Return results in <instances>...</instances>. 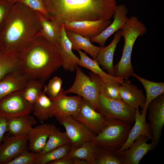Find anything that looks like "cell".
Masks as SVG:
<instances>
[{
	"mask_svg": "<svg viewBox=\"0 0 164 164\" xmlns=\"http://www.w3.org/2000/svg\"><path fill=\"white\" fill-rule=\"evenodd\" d=\"M121 84L114 80L104 81L100 77L99 80L100 93L110 98L121 99L119 92Z\"/></svg>",
	"mask_w": 164,
	"mask_h": 164,
	"instance_id": "obj_35",
	"label": "cell"
},
{
	"mask_svg": "<svg viewBox=\"0 0 164 164\" xmlns=\"http://www.w3.org/2000/svg\"><path fill=\"white\" fill-rule=\"evenodd\" d=\"M61 66L58 48L41 35L19 54V70L29 79L45 83Z\"/></svg>",
	"mask_w": 164,
	"mask_h": 164,
	"instance_id": "obj_3",
	"label": "cell"
},
{
	"mask_svg": "<svg viewBox=\"0 0 164 164\" xmlns=\"http://www.w3.org/2000/svg\"><path fill=\"white\" fill-rule=\"evenodd\" d=\"M120 29L121 36L124 39V44L121 58L114 66V76L123 80H128L134 72L131 61L134 45L138 36L146 33L147 29L137 17L132 16Z\"/></svg>",
	"mask_w": 164,
	"mask_h": 164,
	"instance_id": "obj_4",
	"label": "cell"
},
{
	"mask_svg": "<svg viewBox=\"0 0 164 164\" xmlns=\"http://www.w3.org/2000/svg\"><path fill=\"white\" fill-rule=\"evenodd\" d=\"M128 12V9L125 5H117L113 16L112 22L99 35L90 39V41L98 43L101 47H104L108 39L122 28L128 21L129 19L127 16Z\"/></svg>",
	"mask_w": 164,
	"mask_h": 164,
	"instance_id": "obj_14",
	"label": "cell"
},
{
	"mask_svg": "<svg viewBox=\"0 0 164 164\" xmlns=\"http://www.w3.org/2000/svg\"><path fill=\"white\" fill-rule=\"evenodd\" d=\"M96 146L91 140H90L70 152L67 156L72 159L85 160L89 164H94Z\"/></svg>",
	"mask_w": 164,
	"mask_h": 164,
	"instance_id": "obj_30",
	"label": "cell"
},
{
	"mask_svg": "<svg viewBox=\"0 0 164 164\" xmlns=\"http://www.w3.org/2000/svg\"><path fill=\"white\" fill-rule=\"evenodd\" d=\"M0 0L8 2H12V3H13V2L15 0Z\"/></svg>",
	"mask_w": 164,
	"mask_h": 164,
	"instance_id": "obj_43",
	"label": "cell"
},
{
	"mask_svg": "<svg viewBox=\"0 0 164 164\" xmlns=\"http://www.w3.org/2000/svg\"><path fill=\"white\" fill-rule=\"evenodd\" d=\"M111 20L74 21L63 24L66 30L74 32L89 39L100 34L111 23Z\"/></svg>",
	"mask_w": 164,
	"mask_h": 164,
	"instance_id": "obj_13",
	"label": "cell"
},
{
	"mask_svg": "<svg viewBox=\"0 0 164 164\" xmlns=\"http://www.w3.org/2000/svg\"><path fill=\"white\" fill-rule=\"evenodd\" d=\"M148 109L152 142L156 147L159 142L164 125V94L152 101L148 105Z\"/></svg>",
	"mask_w": 164,
	"mask_h": 164,
	"instance_id": "obj_11",
	"label": "cell"
},
{
	"mask_svg": "<svg viewBox=\"0 0 164 164\" xmlns=\"http://www.w3.org/2000/svg\"><path fill=\"white\" fill-rule=\"evenodd\" d=\"M63 90L59 97L52 101L53 106L51 117L57 113L68 115L72 117L76 116L78 113L79 106L82 97L76 96H68L64 93Z\"/></svg>",
	"mask_w": 164,
	"mask_h": 164,
	"instance_id": "obj_20",
	"label": "cell"
},
{
	"mask_svg": "<svg viewBox=\"0 0 164 164\" xmlns=\"http://www.w3.org/2000/svg\"><path fill=\"white\" fill-rule=\"evenodd\" d=\"M37 123L30 114L8 119L7 132L12 136L27 135Z\"/></svg>",
	"mask_w": 164,
	"mask_h": 164,
	"instance_id": "obj_23",
	"label": "cell"
},
{
	"mask_svg": "<svg viewBox=\"0 0 164 164\" xmlns=\"http://www.w3.org/2000/svg\"><path fill=\"white\" fill-rule=\"evenodd\" d=\"M13 3L0 0V32L4 26L10 8Z\"/></svg>",
	"mask_w": 164,
	"mask_h": 164,
	"instance_id": "obj_39",
	"label": "cell"
},
{
	"mask_svg": "<svg viewBox=\"0 0 164 164\" xmlns=\"http://www.w3.org/2000/svg\"><path fill=\"white\" fill-rule=\"evenodd\" d=\"M131 75L137 79L142 84L146 92L145 104L143 108L148 107L149 103L153 100L164 94V83L153 82L145 79L132 72Z\"/></svg>",
	"mask_w": 164,
	"mask_h": 164,
	"instance_id": "obj_29",
	"label": "cell"
},
{
	"mask_svg": "<svg viewBox=\"0 0 164 164\" xmlns=\"http://www.w3.org/2000/svg\"><path fill=\"white\" fill-rule=\"evenodd\" d=\"M94 164H123L122 152L96 146Z\"/></svg>",
	"mask_w": 164,
	"mask_h": 164,
	"instance_id": "obj_28",
	"label": "cell"
},
{
	"mask_svg": "<svg viewBox=\"0 0 164 164\" xmlns=\"http://www.w3.org/2000/svg\"><path fill=\"white\" fill-rule=\"evenodd\" d=\"M121 37V31L119 29L115 32L111 43L107 46L102 47L95 60L104 69L107 70L109 74L114 76L113 65L114 55Z\"/></svg>",
	"mask_w": 164,
	"mask_h": 164,
	"instance_id": "obj_22",
	"label": "cell"
},
{
	"mask_svg": "<svg viewBox=\"0 0 164 164\" xmlns=\"http://www.w3.org/2000/svg\"><path fill=\"white\" fill-rule=\"evenodd\" d=\"M72 117L95 135L101 132L107 121L89 102L83 97L80 102L78 114Z\"/></svg>",
	"mask_w": 164,
	"mask_h": 164,
	"instance_id": "obj_10",
	"label": "cell"
},
{
	"mask_svg": "<svg viewBox=\"0 0 164 164\" xmlns=\"http://www.w3.org/2000/svg\"><path fill=\"white\" fill-rule=\"evenodd\" d=\"M29 79L19 69L8 73L0 80V99L12 92L23 90Z\"/></svg>",
	"mask_w": 164,
	"mask_h": 164,
	"instance_id": "obj_21",
	"label": "cell"
},
{
	"mask_svg": "<svg viewBox=\"0 0 164 164\" xmlns=\"http://www.w3.org/2000/svg\"><path fill=\"white\" fill-rule=\"evenodd\" d=\"M60 39L58 49L62 60V66L66 70L73 72L78 67L80 59L72 51V44L67 37L64 25L60 28Z\"/></svg>",
	"mask_w": 164,
	"mask_h": 164,
	"instance_id": "obj_19",
	"label": "cell"
},
{
	"mask_svg": "<svg viewBox=\"0 0 164 164\" xmlns=\"http://www.w3.org/2000/svg\"><path fill=\"white\" fill-rule=\"evenodd\" d=\"M19 2L26 5L34 11L42 12L48 19V15L43 3V0H15L13 3Z\"/></svg>",
	"mask_w": 164,
	"mask_h": 164,
	"instance_id": "obj_38",
	"label": "cell"
},
{
	"mask_svg": "<svg viewBox=\"0 0 164 164\" xmlns=\"http://www.w3.org/2000/svg\"><path fill=\"white\" fill-rule=\"evenodd\" d=\"M54 116L60 124L64 127L66 132L70 139V152L80 147L85 142L91 140L96 135L70 115L57 113Z\"/></svg>",
	"mask_w": 164,
	"mask_h": 164,
	"instance_id": "obj_8",
	"label": "cell"
},
{
	"mask_svg": "<svg viewBox=\"0 0 164 164\" xmlns=\"http://www.w3.org/2000/svg\"><path fill=\"white\" fill-rule=\"evenodd\" d=\"M135 110L122 99H112L101 94L99 112L106 119H118L130 124L134 122Z\"/></svg>",
	"mask_w": 164,
	"mask_h": 164,
	"instance_id": "obj_7",
	"label": "cell"
},
{
	"mask_svg": "<svg viewBox=\"0 0 164 164\" xmlns=\"http://www.w3.org/2000/svg\"><path fill=\"white\" fill-rule=\"evenodd\" d=\"M48 19L60 25L74 22L111 19L116 0H43Z\"/></svg>",
	"mask_w": 164,
	"mask_h": 164,
	"instance_id": "obj_2",
	"label": "cell"
},
{
	"mask_svg": "<svg viewBox=\"0 0 164 164\" xmlns=\"http://www.w3.org/2000/svg\"><path fill=\"white\" fill-rule=\"evenodd\" d=\"M35 12L42 28L41 35L58 48L60 39L61 25L54 20L48 19L42 12Z\"/></svg>",
	"mask_w": 164,
	"mask_h": 164,
	"instance_id": "obj_24",
	"label": "cell"
},
{
	"mask_svg": "<svg viewBox=\"0 0 164 164\" xmlns=\"http://www.w3.org/2000/svg\"><path fill=\"white\" fill-rule=\"evenodd\" d=\"M37 153L28 149L22 152L6 164H35Z\"/></svg>",
	"mask_w": 164,
	"mask_h": 164,
	"instance_id": "obj_37",
	"label": "cell"
},
{
	"mask_svg": "<svg viewBox=\"0 0 164 164\" xmlns=\"http://www.w3.org/2000/svg\"><path fill=\"white\" fill-rule=\"evenodd\" d=\"M149 139L141 135L137 138L130 146L122 152L123 164H138L149 151L156 147L152 142L147 143Z\"/></svg>",
	"mask_w": 164,
	"mask_h": 164,
	"instance_id": "obj_15",
	"label": "cell"
},
{
	"mask_svg": "<svg viewBox=\"0 0 164 164\" xmlns=\"http://www.w3.org/2000/svg\"><path fill=\"white\" fill-rule=\"evenodd\" d=\"M119 92L121 99L132 108L136 110L144 107L146 97L143 90L138 89L131 80H124L120 86Z\"/></svg>",
	"mask_w": 164,
	"mask_h": 164,
	"instance_id": "obj_18",
	"label": "cell"
},
{
	"mask_svg": "<svg viewBox=\"0 0 164 164\" xmlns=\"http://www.w3.org/2000/svg\"><path fill=\"white\" fill-rule=\"evenodd\" d=\"M70 142L66 132H62L56 127L49 135L43 149L37 154L41 155L45 153Z\"/></svg>",
	"mask_w": 164,
	"mask_h": 164,
	"instance_id": "obj_32",
	"label": "cell"
},
{
	"mask_svg": "<svg viewBox=\"0 0 164 164\" xmlns=\"http://www.w3.org/2000/svg\"><path fill=\"white\" fill-rule=\"evenodd\" d=\"M76 70V76L74 83L69 89L64 91V93H73L81 96L89 102L98 112L100 77L92 72L89 73V77L78 67Z\"/></svg>",
	"mask_w": 164,
	"mask_h": 164,
	"instance_id": "obj_6",
	"label": "cell"
},
{
	"mask_svg": "<svg viewBox=\"0 0 164 164\" xmlns=\"http://www.w3.org/2000/svg\"><path fill=\"white\" fill-rule=\"evenodd\" d=\"M44 83L37 79H29L23 89V94L26 100L33 104L43 91Z\"/></svg>",
	"mask_w": 164,
	"mask_h": 164,
	"instance_id": "obj_34",
	"label": "cell"
},
{
	"mask_svg": "<svg viewBox=\"0 0 164 164\" xmlns=\"http://www.w3.org/2000/svg\"><path fill=\"white\" fill-rule=\"evenodd\" d=\"M107 120L104 128L91 140L99 147L119 150L125 142L132 126L131 124L118 119Z\"/></svg>",
	"mask_w": 164,
	"mask_h": 164,
	"instance_id": "obj_5",
	"label": "cell"
},
{
	"mask_svg": "<svg viewBox=\"0 0 164 164\" xmlns=\"http://www.w3.org/2000/svg\"><path fill=\"white\" fill-rule=\"evenodd\" d=\"M42 30L35 11L21 2L14 3L0 32L1 50L20 54L41 35Z\"/></svg>",
	"mask_w": 164,
	"mask_h": 164,
	"instance_id": "obj_1",
	"label": "cell"
},
{
	"mask_svg": "<svg viewBox=\"0 0 164 164\" xmlns=\"http://www.w3.org/2000/svg\"><path fill=\"white\" fill-rule=\"evenodd\" d=\"M0 50H1V47H0Z\"/></svg>",
	"mask_w": 164,
	"mask_h": 164,
	"instance_id": "obj_44",
	"label": "cell"
},
{
	"mask_svg": "<svg viewBox=\"0 0 164 164\" xmlns=\"http://www.w3.org/2000/svg\"><path fill=\"white\" fill-rule=\"evenodd\" d=\"M33 104L28 102L23 94V90L12 92L0 99V116L7 119L32 112Z\"/></svg>",
	"mask_w": 164,
	"mask_h": 164,
	"instance_id": "obj_9",
	"label": "cell"
},
{
	"mask_svg": "<svg viewBox=\"0 0 164 164\" xmlns=\"http://www.w3.org/2000/svg\"><path fill=\"white\" fill-rule=\"evenodd\" d=\"M62 84L61 78L55 76L49 80L46 85L44 86L43 91L51 100H54L64 90L61 87Z\"/></svg>",
	"mask_w": 164,
	"mask_h": 164,
	"instance_id": "obj_36",
	"label": "cell"
},
{
	"mask_svg": "<svg viewBox=\"0 0 164 164\" xmlns=\"http://www.w3.org/2000/svg\"><path fill=\"white\" fill-rule=\"evenodd\" d=\"M77 51L80 56L78 65L91 70L93 73L99 76L104 81L112 80H116L121 84L123 83L124 80L104 71L100 67L97 61L89 57L86 54V53L83 52L81 50Z\"/></svg>",
	"mask_w": 164,
	"mask_h": 164,
	"instance_id": "obj_27",
	"label": "cell"
},
{
	"mask_svg": "<svg viewBox=\"0 0 164 164\" xmlns=\"http://www.w3.org/2000/svg\"><path fill=\"white\" fill-rule=\"evenodd\" d=\"M48 164H73L72 158L67 155L58 159L52 161Z\"/></svg>",
	"mask_w": 164,
	"mask_h": 164,
	"instance_id": "obj_41",
	"label": "cell"
},
{
	"mask_svg": "<svg viewBox=\"0 0 164 164\" xmlns=\"http://www.w3.org/2000/svg\"><path fill=\"white\" fill-rule=\"evenodd\" d=\"M67 36L72 44V49L77 51L82 50L96 59V56L102 47L93 45L89 39L72 31L66 30Z\"/></svg>",
	"mask_w": 164,
	"mask_h": 164,
	"instance_id": "obj_25",
	"label": "cell"
},
{
	"mask_svg": "<svg viewBox=\"0 0 164 164\" xmlns=\"http://www.w3.org/2000/svg\"><path fill=\"white\" fill-rule=\"evenodd\" d=\"M8 119L0 116V145L3 142L5 133L7 132Z\"/></svg>",
	"mask_w": 164,
	"mask_h": 164,
	"instance_id": "obj_40",
	"label": "cell"
},
{
	"mask_svg": "<svg viewBox=\"0 0 164 164\" xmlns=\"http://www.w3.org/2000/svg\"><path fill=\"white\" fill-rule=\"evenodd\" d=\"M73 161V164H89L87 161L79 159H72Z\"/></svg>",
	"mask_w": 164,
	"mask_h": 164,
	"instance_id": "obj_42",
	"label": "cell"
},
{
	"mask_svg": "<svg viewBox=\"0 0 164 164\" xmlns=\"http://www.w3.org/2000/svg\"><path fill=\"white\" fill-rule=\"evenodd\" d=\"M71 149V144L69 143L52 150L45 153L38 155L35 164H48L52 161L67 156Z\"/></svg>",
	"mask_w": 164,
	"mask_h": 164,
	"instance_id": "obj_33",
	"label": "cell"
},
{
	"mask_svg": "<svg viewBox=\"0 0 164 164\" xmlns=\"http://www.w3.org/2000/svg\"><path fill=\"white\" fill-rule=\"evenodd\" d=\"M53 102L43 91L33 104V114L41 122L51 117Z\"/></svg>",
	"mask_w": 164,
	"mask_h": 164,
	"instance_id": "obj_26",
	"label": "cell"
},
{
	"mask_svg": "<svg viewBox=\"0 0 164 164\" xmlns=\"http://www.w3.org/2000/svg\"><path fill=\"white\" fill-rule=\"evenodd\" d=\"M19 54L5 53L0 50V80L10 73L19 69Z\"/></svg>",
	"mask_w": 164,
	"mask_h": 164,
	"instance_id": "obj_31",
	"label": "cell"
},
{
	"mask_svg": "<svg viewBox=\"0 0 164 164\" xmlns=\"http://www.w3.org/2000/svg\"><path fill=\"white\" fill-rule=\"evenodd\" d=\"M56 128L50 124L43 123L32 128L27 135L28 149L38 153L44 148L49 137Z\"/></svg>",
	"mask_w": 164,
	"mask_h": 164,
	"instance_id": "obj_17",
	"label": "cell"
},
{
	"mask_svg": "<svg viewBox=\"0 0 164 164\" xmlns=\"http://www.w3.org/2000/svg\"><path fill=\"white\" fill-rule=\"evenodd\" d=\"M28 149L27 135L4 136L0 145V164H6L23 151Z\"/></svg>",
	"mask_w": 164,
	"mask_h": 164,
	"instance_id": "obj_12",
	"label": "cell"
},
{
	"mask_svg": "<svg viewBox=\"0 0 164 164\" xmlns=\"http://www.w3.org/2000/svg\"><path fill=\"white\" fill-rule=\"evenodd\" d=\"M148 107L143 108L142 113L140 114L139 109L135 110V123L129 133L127 139L124 145L118 151L122 152L127 149L139 137L143 135L152 139V136L149 123L146 122V114Z\"/></svg>",
	"mask_w": 164,
	"mask_h": 164,
	"instance_id": "obj_16",
	"label": "cell"
}]
</instances>
